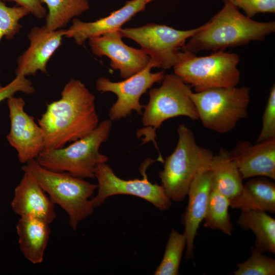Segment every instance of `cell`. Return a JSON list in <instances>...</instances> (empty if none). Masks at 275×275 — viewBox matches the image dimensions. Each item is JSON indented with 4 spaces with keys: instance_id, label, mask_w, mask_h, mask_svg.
<instances>
[{
    "instance_id": "obj_1",
    "label": "cell",
    "mask_w": 275,
    "mask_h": 275,
    "mask_svg": "<svg viewBox=\"0 0 275 275\" xmlns=\"http://www.w3.org/2000/svg\"><path fill=\"white\" fill-rule=\"evenodd\" d=\"M99 123L95 95L73 78L65 85L61 98L47 103L38 120L44 133V150L64 147L90 133Z\"/></svg>"
},
{
    "instance_id": "obj_2",
    "label": "cell",
    "mask_w": 275,
    "mask_h": 275,
    "mask_svg": "<svg viewBox=\"0 0 275 275\" xmlns=\"http://www.w3.org/2000/svg\"><path fill=\"white\" fill-rule=\"evenodd\" d=\"M275 32V22H261L242 14L233 4L223 8L189 38L181 50L195 53L202 50H224L262 41Z\"/></svg>"
},
{
    "instance_id": "obj_3",
    "label": "cell",
    "mask_w": 275,
    "mask_h": 275,
    "mask_svg": "<svg viewBox=\"0 0 275 275\" xmlns=\"http://www.w3.org/2000/svg\"><path fill=\"white\" fill-rule=\"evenodd\" d=\"M21 169L30 174L52 202L66 212L73 230H76L81 221L93 214L94 208L91 198L97 189V184L67 172L48 170L36 159L25 163Z\"/></svg>"
},
{
    "instance_id": "obj_4",
    "label": "cell",
    "mask_w": 275,
    "mask_h": 275,
    "mask_svg": "<svg viewBox=\"0 0 275 275\" xmlns=\"http://www.w3.org/2000/svg\"><path fill=\"white\" fill-rule=\"evenodd\" d=\"M177 131L176 147L163 160V169L158 176L160 185L171 200L180 202L187 195L195 178L209 169L214 154L197 143L193 131L184 124L179 125Z\"/></svg>"
},
{
    "instance_id": "obj_5",
    "label": "cell",
    "mask_w": 275,
    "mask_h": 275,
    "mask_svg": "<svg viewBox=\"0 0 275 275\" xmlns=\"http://www.w3.org/2000/svg\"><path fill=\"white\" fill-rule=\"evenodd\" d=\"M112 126L111 120H103L90 133L68 146L43 150L36 160L51 171L67 172L84 179L94 178L96 166L108 161V157L99 150L108 139Z\"/></svg>"
},
{
    "instance_id": "obj_6",
    "label": "cell",
    "mask_w": 275,
    "mask_h": 275,
    "mask_svg": "<svg viewBox=\"0 0 275 275\" xmlns=\"http://www.w3.org/2000/svg\"><path fill=\"white\" fill-rule=\"evenodd\" d=\"M239 62L238 54L224 50L202 57L180 50L173 68L175 74L198 92L211 88L237 86L240 79Z\"/></svg>"
},
{
    "instance_id": "obj_7",
    "label": "cell",
    "mask_w": 275,
    "mask_h": 275,
    "mask_svg": "<svg viewBox=\"0 0 275 275\" xmlns=\"http://www.w3.org/2000/svg\"><path fill=\"white\" fill-rule=\"evenodd\" d=\"M199 119L219 133L232 130L248 115L250 90L247 87L215 88L191 93Z\"/></svg>"
},
{
    "instance_id": "obj_8",
    "label": "cell",
    "mask_w": 275,
    "mask_h": 275,
    "mask_svg": "<svg viewBox=\"0 0 275 275\" xmlns=\"http://www.w3.org/2000/svg\"><path fill=\"white\" fill-rule=\"evenodd\" d=\"M158 88H151L149 100L142 114L144 126L150 127L153 132L166 120L185 116L199 119L191 98V87L175 73L165 74Z\"/></svg>"
},
{
    "instance_id": "obj_9",
    "label": "cell",
    "mask_w": 275,
    "mask_h": 275,
    "mask_svg": "<svg viewBox=\"0 0 275 275\" xmlns=\"http://www.w3.org/2000/svg\"><path fill=\"white\" fill-rule=\"evenodd\" d=\"M180 30L171 26L154 23L132 28H121L122 37L136 42L150 59L164 70L174 66L178 54L187 40L201 28Z\"/></svg>"
},
{
    "instance_id": "obj_10",
    "label": "cell",
    "mask_w": 275,
    "mask_h": 275,
    "mask_svg": "<svg viewBox=\"0 0 275 275\" xmlns=\"http://www.w3.org/2000/svg\"><path fill=\"white\" fill-rule=\"evenodd\" d=\"M149 163L142 169L143 178L124 180L118 177L111 167L106 163L98 164L95 169L97 179V193L91 198L94 208L102 205L112 196L127 195L142 198L153 204L160 210H167L172 205L163 187L152 183L148 179L146 170Z\"/></svg>"
},
{
    "instance_id": "obj_11",
    "label": "cell",
    "mask_w": 275,
    "mask_h": 275,
    "mask_svg": "<svg viewBox=\"0 0 275 275\" xmlns=\"http://www.w3.org/2000/svg\"><path fill=\"white\" fill-rule=\"evenodd\" d=\"M155 67L159 66L151 59L144 69L122 81H112L105 77H101L96 80V89L99 92H112L117 96V100L109 109V120L117 121L126 118L133 111L142 115L144 105L140 102L141 97L155 83L161 82L165 75L163 71L151 72V69Z\"/></svg>"
},
{
    "instance_id": "obj_12",
    "label": "cell",
    "mask_w": 275,
    "mask_h": 275,
    "mask_svg": "<svg viewBox=\"0 0 275 275\" xmlns=\"http://www.w3.org/2000/svg\"><path fill=\"white\" fill-rule=\"evenodd\" d=\"M7 101L10 120L7 140L16 150L19 162L25 164L36 159L44 150V133L34 117L25 112V102L22 97L12 96Z\"/></svg>"
},
{
    "instance_id": "obj_13",
    "label": "cell",
    "mask_w": 275,
    "mask_h": 275,
    "mask_svg": "<svg viewBox=\"0 0 275 275\" xmlns=\"http://www.w3.org/2000/svg\"><path fill=\"white\" fill-rule=\"evenodd\" d=\"M122 38L119 31H115L92 37L88 40L93 54L110 59L111 68L119 70L121 77L126 79L144 69L151 59L141 48L125 44Z\"/></svg>"
},
{
    "instance_id": "obj_14",
    "label": "cell",
    "mask_w": 275,
    "mask_h": 275,
    "mask_svg": "<svg viewBox=\"0 0 275 275\" xmlns=\"http://www.w3.org/2000/svg\"><path fill=\"white\" fill-rule=\"evenodd\" d=\"M65 31H51L45 25L32 28L28 35L30 46L17 58L16 75L26 77L39 71L47 74V63L61 45Z\"/></svg>"
},
{
    "instance_id": "obj_15",
    "label": "cell",
    "mask_w": 275,
    "mask_h": 275,
    "mask_svg": "<svg viewBox=\"0 0 275 275\" xmlns=\"http://www.w3.org/2000/svg\"><path fill=\"white\" fill-rule=\"evenodd\" d=\"M153 1H128L122 8L95 21L84 22L74 18L72 19V24L65 29L64 37L72 38L77 45H82L92 37L119 31L124 24L130 20L136 14L144 11L146 6Z\"/></svg>"
},
{
    "instance_id": "obj_16",
    "label": "cell",
    "mask_w": 275,
    "mask_h": 275,
    "mask_svg": "<svg viewBox=\"0 0 275 275\" xmlns=\"http://www.w3.org/2000/svg\"><path fill=\"white\" fill-rule=\"evenodd\" d=\"M230 153L243 180L258 176L275 179V138L253 145L240 141Z\"/></svg>"
},
{
    "instance_id": "obj_17",
    "label": "cell",
    "mask_w": 275,
    "mask_h": 275,
    "mask_svg": "<svg viewBox=\"0 0 275 275\" xmlns=\"http://www.w3.org/2000/svg\"><path fill=\"white\" fill-rule=\"evenodd\" d=\"M23 173L11 201L13 212L20 217H35L50 224L57 216L55 204L35 179Z\"/></svg>"
},
{
    "instance_id": "obj_18",
    "label": "cell",
    "mask_w": 275,
    "mask_h": 275,
    "mask_svg": "<svg viewBox=\"0 0 275 275\" xmlns=\"http://www.w3.org/2000/svg\"><path fill=\"white\" fill-rule=\"evenodd\" d=\"M211 190L210 169L200 173L191 183L187 195L188 202L182 216V224L186 239L185 259L194 258V240L198 230L204 220Z\"/></svg>"
},
{
    "instance_id": "obj_19",
    "label": "cell",
    "mask_w": 275,
    "mask_h": 275,
    "mask_svg": "<svg viewBox=\"0 0 275 275\" xmlns=\"http://www.w3.org/2000/svg\"><path fill=\"white\" fill-rule=\"evenodd\" d=\"M16 229L20 250L24 258L33 264L41 263L50 237L49 224L39 218L22 216Z\"/></svg>"
},
{
    "instance_id": "obj_20",
    "label": "cell",
    "mask_w": 275,
    "mask_h": 275,
    "mask_svg": "<svg viewBox=\"0 0 275 275\" xmlns=\"http://www.w3.org/2000/svg\"><path fill=\"white\" fill-rule=\"evenodd\" d=\"M249 179L239 194L230 200V207L274 213V183L264 177Z\"/></svg>"
},
{
    "instance_id": "obj_21",
    "label": "cell",
    "mask_w": 275,
    "mask_h": 275,
    "mask_svg": "<svg viewBox=\"0 0 275 275\" xmlns=\"http://www.w3.org/2000/svg\"><path fill=\"white\" fill-rule=\"evenodd\" d=\"M209 169L211 173V189L230 200L236 197L243 187V179L230 152L221 149L213 155Z\"/></svg>"
},
{
    "instance_id": "obj_22",
    "label": "cell",
    "mask_w": 275,
    "mask_h": 275,
    "mask_svg": "<svg viewBox=\"0 0 275 275\" xmlns=\"http://www.w3.org/2000/svg\"><path fill=\"white\" fill-rule=\"evenodd\" d=\"M237 224L243 230H250L255 235V250L260 253H275V219L267 212L241 210Z\"/></svg>"
},
{
    "instance_id": "obj_23",
    "label": "cell",
    "mask_w": 275,
    "mask_h": 275,
    "mask_svg": "<svg viewBox=\"0 0 275 275\" xmlns=\"http://www.w3.org/2000/svg\"><path fill=\"white\" fill-rule=\"evenodd\" d=\"M47 6L45 26L51 31L63 29L90 8L89 0H40Z\"/></svg>"
},
{
    "instance_id": "obj_24",
    "label": "cell",
    "mask_w": 275,
    "mask_h": 275,
    "mask_svg": "<svg viewBox=\"0 0 275 275\" xmlns=\"http://www.w3.org/2000/svg\"><path fill=\"white\" fill-rule=\"evenodd\" d=\"M229 207L228 198L211 189L204 218L205 227L231 235L233 225L229 213Z\"/></svg>"
},
{
    "instance_id": "obj_25",
    "label": "cell",
    "mask_w": 275,
    "mask_h": 275,
    "mask_svg": "<svg viewBox=\"0 0 275 275\" xmlns=\"http://www.w3.org/2000/svg\"><path fill=\"white\" fill-rule=\"evenodd\" d=\"M186 245V239L184 234L180 233L172 229L170 233L162 260L153 274H179L180 262Z\"/></svg>"
},
{
    "instance_id": "obj_26",
    "label": "cell",
    "mask_w": 275,
    "mask_h": 275,
    "mask_svg": "<svg viewBox=\"0 0 275 275\" xmlns=\"http://www.w3.org/2000/svg\"><path fill=\"white\" fill-rule=\"evenodd\" d=\"M29 14L24 7H8L0 0V42L3 37L11 40L19 33L22 28L20 20Z\"/></svg>"
},
{
    "instance_id": "obj_27",
    "label": "cell",
    "mask_w": 275,
    "mask_h": 275,
    "mask_svg": "<svg viewBox=\"0 0 275 275\" xmlns=\"http://www.w3.org/2000/svg\"><path fill=\"white\" fill-rule=\"evenodd\" d=\"M251 255L245 261L236 265L234 275H274L275 260L255 250L251 249Z\"/></svg>"
},
{
    "instance_id": "obj_28",
    "label": "cell",
    "mask_w": 275,
    "mask_h": 275,
    "mask_svg": "<svg viewBox=\"0 0 275 275\" xmlns=\"http://www.w3.org/2000/svg\"><path fill=\"white\" fill-rule=\"evenodd\" d=\"M275 138V85L270 90L262 117V127L257 143Z\"/></svg>"
},
{
    "instance_id": "obj_29",
    "label": "cell",
    "mask_w": 275,
    "mask_h": 275,
    "mask_svg": "<svg viewBox=\"0 0 275 275\" xmlns=\"http://www.w3.org/2000/svg\"><path fill=\"white\" fill-rule=\"evenodd\" d=\"M242 9L245 15L252 18L259 13H274L275 0H223Z\"/></svg>"
},
{
    "instance_id": "obj_30",
    "label": "cell",
    "mask_w": 275,
    "mask_h": 275,
    "mask_svg": "<svg viewBox=\"0 0 275 275\" xmlns=\"http://www.w3.org/2000/svg\"><path fill=\"white\" fill-rule=\"evenodd\" d=\"M19 92L31 95L35 92V89L32 81L26 77L16 75V77L6 86H3L0 83V103Z\"/></svg>"
},
{
    "instance_id": "obj_31",
    "label": "cell",
    "mask_w": 275,
    "mask_h": 275,
    "mask_svg": "<svg viewBox=\"0 0 275 275\" xmlns=\"http://www.w3.org/2000/svg\"><path fill=\"white\" fill-rule=\"evenodd\" d=\"M3 2H15L19 6L26 9L36 18H45L47 11L40 0H2Z\"/></svg>"
},
{
    "instance_id": "obj_32",
    "label": "cell",
    "mask_w": 275,
    "mask_h": 275,
    "mask_svg": "<svg viewBox=\"0 0 275 275\" xmlns=\"http://www.w3.org/2000/svg\"><path fill=\"white\" fill-rule=\"evenodd\" d=\"M171 1H174V0H171Z\"/></svg>"
}]
</instances>
